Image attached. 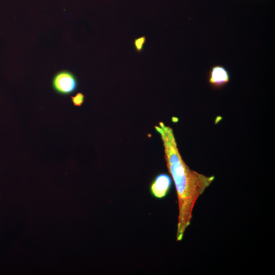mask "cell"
Listing matches in <instances>:
<instances>
[{
	"instance_id": "obj_5",
	"label": "cell",
	"mask_w": 275,
	"mask_h": 275,
	"mask_svg": "<svg viewBox=\"0 0 275 275\" xmlns=\"http://www.w3.org/2000/svg\"><path fill=\"white\" fill-rule=\"evenodd\" d=\"M146 42V37L145 36L135 38L133 41V45L135 50L138 52H141L143 51L144 44Z\"/></svg>"
},
{
	"instance_id": "obj_1",
	"label": "cell",
	"mask_w": 275,
	"mask_h": 275,
	"mask_svg": "<svg viewBox=\"0 0 275 275\" xmlns=\"http://www.w3.org/2000/svg\"><path fill=\"white\" fill-rule=\"evenodd\" d=\"M155 128L162 140L167 167L176 190L178 204L176 240L180 241L190 224L197 201L211 185L215 176H206L189 168L179 152L171 127L160 122Z\"/></svg>"
},
{
	"instance_id": "obj_3",
	"label": "cell",
	"mask_w": 275,
	"mask_h": 275,
	"mask_svg": "<svg viewBox=\"0 0 275 275\" xmlns=\"http://www.w3.org/2000/svg\"><path fill=\"white\" fill-rule=\"evenodd\" d=\"M172 184L171 176L164 173L159 174L155 177L150 185V193L156 199H163L168 195Z\"/></svg>"
},
{
	"instance_id": "obj_6",
	"label": "cell",
	"mask_w": 275,
	"mask_h": 275,
	"mask_svg": "<svg viewBox=\"0 0 275 275\" xmlns=\"http://www.w3.org/2000/svg\"><path fill=\"white\" fill-rule=\"evenodd\" d=\"M71 101L74 106H80L85 100V96L81 93H77L75 95L71 97Z\"/></svg>"
},
{
	"instance_id": "obj_4",
	"label": "cell",
	"mask_w": 275,
	"mask_h": 275,
	"mask_svg": "<svg viewBox=\"0 0 275 275\" xmlns=\"http://www.w3.org/2000/svg\"><path fill=\"white\" fill-rule=\"evenodd\" d=\"M229 81V73L224 66L215 65L210 70L208 82L213 87L222 88L227 84Z\"/></svg>"
},
{
	"instance_id": "obj_2",
	"label": "cell",
	"mask_w": 275,
	"mask_h": 275,
	"mask_svg": "<svg viewBox=\"0 0 275 275\" xmlns=\"http://www.w3.org/2000/svg\"><path fill=\"white\" fill-rule=\"evenodd\" d=\"M52 86L56 93L62 95H68L76 90L77 79L72 72L61 70L54 75Z\"/></svg>"
}]
</instances>
